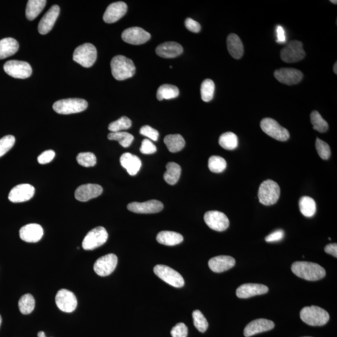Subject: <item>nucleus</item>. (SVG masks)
<instances>
[{"label":"nucleus","instance_id":"nucleus-24","mask_svg":"<svg viewBox=\"0 0 337 337\" xmlns=\"http://www.w3.org/2000/svg\"><path fill=\"white\" fill-rule=\"evenodd\" d=\"M268 288L264 285L259 284H245L242 285L236 290L237 297L248 298L254 296L266 294Z\"/></svg>","mask_w":337,"mask_h":337},{"label":"nucleus","instance_id":"nucleus-27","mask_svg":"<svg viewBox=\"0 0 337 337\" xmlns=\"http://www.w3.org/2000/svg\"><path fill=\"white\" fill-rule=\"evenodd\" d=\"M120 163L131 176H135L138 174L142 165L140 159L130 152L124 153L120 156Z\"/></svg>","mask_w":337,"mask_h":337},{"label":"nucleus","instance_id":"nucleus-4","mask_svg":"<svg viewBox=\"0 0 337 337\" xmlns=\"http://www.w3.org/2000/svg\"><path fill=\"white\" fill-rule=\"evenodd\" d=\"M281 196V188L278 183L272 180L267 179L260 185L258 197L260 203L265 205L275 204Z\"/></svg>","mask_w":337,"mask_h":337},{"label":"nucleus","instance_id":"nucleus-9","mask_svg":"<svg viewBox=\"0 0 337 337\" xmlns=\"http://www.w3.org/2000/svg\"><path fill=\"white\" fill-rule=\"evenodd\" d=\"M156 275L170 286L180 288L185 286L182 276L177 271L164 265H157L154 268Z\"/></svg>","mask_w":337,"mask_h":337},{"label":"nucleus","instance_id":"nucleus-55","mask_svg":"<svg viewBox=\"0 0 337 337\" xmlns=\"http://www.w3.org/2000/svg\"><path fill=\"white\" fill-rule=\"evenodd\" d=\"M38 337H45V333L43 331H39V332L38 333Z\"/></svg>","mask_w":337,"mask_h":337},{"label":"nucleus","instance_id":"nucleus-34","mask_svg":"<svg viewBox=\"0 0 337 337\" xmlns=\"http://www.w3.org/2000/svg\"><path fill=\"white\" fill-rule=\"evenodd\" d=\"M299 208L304 216L307 218L313 217L317 209L316 201L311 197H302L299 200Z\"/></svg>","mask_w":337,"mask_h":337},{"label":"nucleus","instance_id":"nucleus-1","mask_svg":"<svg viewBox=\"0 0 337 337\" xmlns=\"http://www.w3.org/2000/svg\"><path fill=\"white\" fill-rule=\"evenodd\" d=\"M292 271L298 278L309 281H319L326 275L324 268L316 263L296 262L292 265Z\"/></svg>","mask_w":337,"mask_h":337},{"label":"nucleus","instance_id":"nucleus-47","mask_svg":"<svg viewBox=\"0 0 337 337\" xmlns=\"http://www.w3.org/2000/svg\"><path fill=\"white\" fill-rule=\"evenodd\" d=\"M171 334L172 337H187L188 328L183 323H179L172 328Z\"/></svg>","mask_w":337,"mask_h":337},{"label":"nucleus","instance_id":"nucleus-11","mask_svg":"<svg viewBox=\"0 0 337 337\" xmlns=\"http://www.w3.org/2000/svg\"><path fill=\"white\" fill-rule=\"evenodd\" d=\"M4 69L7 75L14 78H28L32 74V68L28 63L17 60L7 62Z\"/></svg>","mask_w":337,"mask_h":337},{"label":"nucleus","instance_id":"nucleus-49","mask_svg":"<svg viewBox=\"0 0 337 337\" xmlns=\"http://www.w3.org/2000/svg\"><path fill=\"white\" fill-rule=\"evenodd\" d=\"M157 150V148L152 141L149 139H145L142 141L140 151L142 154L151 155L154 154Z\"/></svg>","mask_w":337,"mask_h":337},{"label":"nucleus","instance_id":"nucleus-54","mask_svg":"<svg viewBox=\"0 0 337 337\" xmlns=\"http://www.w3.org/2000/svg\"><path fill=\"white\" fill-rule=\"evenodd\" d=\"M325 253L331 255L333 257H337V244L336 243H330L325 248Z\"/></svg>","mask_w":337,"mask_h":337},{"label":"nucleus","instance_id":"nucleus-21","mask_svg":"<svg viewBox=\"0 0 337 337\" xmlns=\"http://www.w3.org/2000/svg\"><path fill=\"white\" fill-rule=\"evenodd\" d=\"M128 6L125 2H118L109 5L103 15L106 23H114L120 20L127 12Z\"/></svg>","mask_w":337,"mask_h":337},{"label":"nucleus","instance_id":"nucleus-26","mask_svg":"<svg viewBox=\"0 0 337 337\" xmlns=\"http://www.w3.org/2000/svg\"><path fill=\"white\" fill-rule=\"evenodd\" d=\"M208 264L213 272L221 273L234 267L235 260L231 256H220L210 259Z\"/></svg>","mask_w":337,"mask_h":337},{"label":"nucleus","instance_id":"nucleus-10","mask_svg":"<svg viewBox=\"0 0 337 337\" xmlns=\"http://www.w3.org/2000/svg\"><path fill=\"white\" fill-rule=\"evenodd\" d=\"M108 234L103 227H97L87 233L82 243L84 250H93L97 249L108 240Z\"/></svg>","mask_w":337,"mask_h":337},{"label":"nucleus","instance_id":"nucleus-12","mask_svg":"<svg viewBox=\"0 0 337 337\" xmlns=\"http://www.w3.org/2000/svg\"><path fill=\"white\" fill-rule=\"evenodd\" d=\"M204 221L211 229L216 231H226L229 226V220L225 213L217 210L208 211L204 215Z\"/></svg>","mask_w":337,"mask_h":337},{"label":"nucleus","instance_id":"nucleus-22","mask_svg":"<svg viewBox=\"0 0 337 337\" xmlns=\"http://www.w3.org/2000/svg\"><path fill=\"white\" fill-rule=\"evenodd\" d=\"M60 8L57 5H53L44 15L38 24V32L41 35L48 34L53 28L54 23L59 15Z\"/></svg>","mask_w":337,"mask_h":337},{"label":"nucleus","instance_id":"nucleus-50","mask_svg":"<svg viewBox=\"0 0 337 337\" xmlns=\"http://www.w3.org/2000/svg\"><path fill=\"white\" fill-rule=\"evenodd\" d=\"M55 156V152L53 150H46L38 157V161L41 164H45L50 163L53 160Z\"/></svg>","mask_w":337,"mask_h":337},{"label":"nucleus","instance_id":"nucleus-42","mask_svg":"<svg viewBox=\"0 0 337 337\" xmlns=\"http://www.w3.org/2000/svg\"><path fill=\"white\" fill-rule=\"evenodd\" d=\"M131 120L127 116H123L116 121L112 122L109 125L108 130L111 131V133L120 132L123 130H128L131 127Z\"/></svg>","mask_w":337,"mask_h":337},{"label":"nucleus","instance_id":"nucleus-46","mask_svg":"<svg viewBox=\"0 0 337 337\" xmlns=\"http://www.w3.org/2000/svg\"><path fill=\"white\" fill-rule=\"evenodd\" d=\"M15 138L12 135H8L0 139V158L4 156L14 146Z\"/></svg>","mask_w":337,"mask_h":337},{"label":"nucleus","instance_id":"nucleus-16","mask_svg":"<svg viewBox=\"0 0 337 337\" xmlns=\"http://www.w3.org/2000/svg\"><path fill=\"white\" fill-rule=\"evenodd\" d=\"M35 188L28 183H22L13 188L10 192L8 199L13 203L29 201L34 197Z\"/></svg>","mask_w":337,"mask_h":337},{"label":"nucleus","instance_id":"nucleus-43","mask_svg":"<svg viewBox=\"0 0 337 337\" xmlns=\"http://www.w3.org/2000/svg\"><path fill=\"white\" fill-rule=\"evenodd\" d=\"M78 163L79 165L85 167V168H90L97 164V158L92 152H81L76 158Z\"/></svg>","mask_w":337,"mask_h":337},{"label":"nucleus","instance_id":"nucleus-39","mask_svg":"<svg viewBox=\"0 0 337 337\" xmlns=\"http://www.w3.org/2000/svg\"><path fill=\"white\" fill-rule=\"evenodd\" d=\"M215 91V84L210 79H206L202 82L201 86L202 100L204 102H209L212 100Z\"/></svg>","mask_w":337,"mask_h":337},{"label":"nucleus","instance_id":"nucleus-6","mask_svg":"<svg viewBox=\"0 0 337 337\" xmlns=\"http://www.w3.org/2000/svg\"><path fill=\"white\" fill-rule=\"evenodd\" d=\"M74 61L84 68H90L97 58V50L91 43H85L76 48L73 53Z\"/></svg>","mask_w":337,"mask_h":337},{"label":"nucleus","instance_id":"nucleus-19","mask_svg":"<svg viewBox=\"0 0 337 337\" xmlns=\"http://www.w3.org/2000/svg\"><path fill=\"white\" fill-rule=\"evenodd\" d=\"M103 188L100 185L87 183L76 189L75 198L79 201L87 202L100 196L103 193Z\"/></svg>","mask_w":337,"mask_h":337},{"label":"nucleus","instance_id":"nucleus-57","mask_svg":"<svg viewBox=\"0 0 337 337\" xmlns=\"http://www.w3.org/2000/svg\"><path fill=\"white\" fill-rule=\"evenodd\" d=\"M330 2L331 4L336 5L337 4V1L336 0H331Z\"/></svg>","mask_w":337,"mask_h":337},{"label":"nucleus","instance_id":"nucleus-18","mask_svg":"<svg viewBox=\"0 0 337 337\" xmlns=\"http://www.w3.org/2000/svg\"><path fill=\"white\" fill-rule=\"evenodd\" d=\"M274 76L282 84L294 85L300 83L303 78V73L294 68H281L274 72Z\"/></svg>","mask_w":337,"mask_h":337},{"label":"nucleus","instance_id":"nucleus-28","mask_svg":"<svg viewBox=\"0 0 337 337\" xmlns=\"http://www.w3.org/2000/svg\"><path fill=\"white\" fill-rule=\"evenodd\" d=\"M227 49L234 59H239L243 54V46L240 38L237 35L230 34L227 39Z\"/></svg>","mask_w":337,"mask_h":337},{"label":"nucleus","instance_id":"nucleus-33","mask_svg":"<svg viewBox=\"0 0 337 337\" xmlns=\"http://www.w3.org/2000/svg\"><path fill=\"white\" fill-rule=\"evenodd\" d=\"M46 2L45 0H29L26 5V18L29 21L35 20L45 7Z\"/></svg>","mask_w":337,"mask_h":337},{"label":"nucleus","instance_id":"nucleus-14","mask_svg":"<svg viewBox=\"0 0 337 337\" xmlns=\"http://www.w3.org/2000/svg\"><path fill=\"white\" fill-rule=\"evenodd\" d=\"M117 264V257L116 255L109 254L100 257L96 261L94 270L98 275L108 276L113 272Z\"/></svg>","mask_w":337,"mask_h":337},{"label":"nucleus","instance_id":"nucleus-29","mask_svg":"<svg viewBox=\"0 0 337 337\" xmlns=\"http://www.w3.org/2000/svg\"><path fill=\"white\" fill-rule=\"evenodd\" d=\"M19 49V44L14 38H6L0 40V59L13 56Z\"/></svg>","mask_w":337,"mask_h":337},{"label":"nucleus","instance_id":"nucleus-13","mask_svg":"<svg viewBox=\"0 0 337 337\" xmlns=\"http://www.w3.org/2000/svg\"><path fill=\"white\" fill-rule=\"evenodd\" d=\"M56 303L60 311L71 313L75 311L78 305L77 298L72 292L63 289L57 292L55 298Z\"/></svg>","mask_w":337,"mask_h":337},{"label":"nucleus","instance_id":"nucleus-20","mask_svg":"<svg viewBox=\"0 0 337 337\" xmlns=\"http://www.w3.org/2000/svg\"><path fill=\"white\" fill-rule=\"evenodd\" d=\"M43 229L38 224H29L22 227L20 237L22 240L29 243L38 242L43 236Z\"/></svg>","mask_w":337,"mask_h":337},{"label":"nucleus","instance_id":"nucleus-44","mask_svg":"<svg viewBox=\"0 0 337 337\" xmlns=\"http://www.w3.org/2000/svg\"><path fill=\"white\" fill-rule=\"evenodd\" d=\"M193 317L194 324L197 329L202 333L205 332L207 329L209 323H208L204 315L199 310H196L193 312Z\"/></svg>","mask_w":337,"mask_h":337},{"label":"nucleus","instance_id":"nucleus-52","mask_svg":"<svg viewBox=\"0 0 337 337\" xmlns=\"http://www.w3.org/2000/svg\"><path fill=\"white\" fill-rule=\"evenodd\" d=\"M185 26L186 28L193 33H199L201 31V26L198 22L193 20L190 18H188L185 21Z\"/></svg>","mask_w":337,"mask_h":337},{"label":"nucleus","instance_id":"nucleus-37","mask_svg":"<svg viewBox=\"0 0 337 337\" xmlns=\"http://www.w3.org/2000/svg\"><path fill=\"white\" fill-rule=\"evenodd\" d=\"M19 309L21 314L28 315L31 314L35 309V300L34 296L30 294L22 296L18 302Z\"/></svg>","mask_w":337,"mask_h":337},{"label":"nucleus","instance_id":"nucleus-53","mask_svg":"<svg viewBox=\"0 0 337 337\" xmlns=\"http://www.w3.org/2000/svg\"><path fill=\"white\" fill-rule=\"evenodd\" d=\"M277 40L276 42L278 43L284 44L286 42V33L284 29L281 26L277 27Z\"/></svg>","mask_w":337,"mask_h":337},{"label":"nucleus","instance_id":"nucleus-5","mask_svg":"<svg viewBox=\"0 0 337 337\" xmlns=\"http://www.w3.org/2000/svg\"><path fill=\"white\" fill-rule=\"evenodd\" d=\"M88 106L86 100L79 98L65 99L54 103V111L60 114L78 113L86 110Z\"/></svg>","mask_w":337,"mask_h":337},{"label":"nucleus","instance_id":"nucleus-60","mask_svg":"<svg viewBox=\"0 0 337 337\" xmlns=\"http://www.w3.org/2000/svg\"><path fill=\"white\" fill-rule=\"evenodd\" d=\"M46 337V336H45Z\"/></svg>","mask_w":337,"mask_h":337},{"label":"nucleus","instance_id":"nucleus-58","mask_svg":"<svg viewBox=\"0 0 337 337\" xmlns=\"http://www.w3.org/2000/svg\"><path fill=\"white\" fill-rule=\"evenodd\" d=\"M2 322V316H0V326H1Z\"/></svg>","mask_w":337,"mask_h":337},{"label":"nucleus","instance_id":"nucleus-25","mask_svg":"<svg viewBox=\"0 0 337 337\" xmlns=\"http://www.w3.org/2000/svg\"><path fill=\"white\" fill-rule=\"evenodd\" d=\"M156 54L164 58H173L181 54L183 48L180 44L169 42L161 44L156 49Z\"/></svg>","mask_w":337,"mask_h":337},{"label":"nucleus","instance_id":"nucleus-48","mask_svg":"<svg viewBox=\"0 0 337 337\" xmlns=\"http://www.w3.org/2000/svg\"><path fill=\"white\" fill-rule=\"evenodd\" d=\"M140 133L142 135L147 137V138L153 141H157L159 135V132L155 129L149 127V126H144L141 128Z\"/></svg>","mask_w":337,"mask_h":337},{"label":"nucleus","instance_id":"nucleus-56","mask_svg":"<svg viewBox=\"0 0 337 337\" xmlns=\"http://www.w3.org/2000/svg\"><path fill=\"white\" fill-rule=\"evenodd\" d=\"M333 72L335 73V75H337V62H335V64L333 65Z\"/></svg>","mask_w":337,"mask_h":337},{"label":"nucleus","instance_id":"nucleus-41","mask_svg":"<svg viewBox=\"0 0 337 337\" xmlns=\"http://www.w3.org/2000/svg\"><path fill=\"white\" fill-rule=\"evenodd\" d=\"M208 167L213 173H221L226 169V161L218 156H212L209 159Z\"/></svg>","mask_w":337,"mask_h":337},{"label":"nucleus","instance_id":"nucleus-2","mask_svg":"<svg viewBox=\"0 0 337 337\" xmlns=\"http://www.w3.org/2000/svg\"><path fill=\"white\" fill-rule=\"evenodd\" d=\"M112 75L118 81L133 77L136 72V68L132 60L128 57L118 55L113 57L111 62Z\"/></svg>","mask_w":337,"mask_h":337},{"label":"nucleus","instance_id":"nucleus-3","mask_svg":"<svg viewBox=\"0 0 337 337\" xmlns=\"http://www.w3.org/2000/svg\"><path fill=\"white\" fill-rule=\"evenodd\" d=\"M300 316L302 321L311 326H323L330 319V316L324 309L312 305L306 307L300 311Z\"/></svg>","mask_w":337,"mask_h":337},{"label":"nucleus","instance_id":"nucleus-35","mask_svg":"<svg viewBox=\"0 0 337 337\" xmlns=\"http://www.w3.org/2000/svg\"><path fill=\"white\" fill-rule=\"evenodd\" d=\"M179 95V90L174 85L163 84L159 87L157 91V98L159 101L171 100L176 98Z\"/></svg>","mask_w":337,"mask_h":337},{"label":"nucleus","instance_id":"nucleus-36","mask_svg":"<svg viewBox=\"0 0 337 337\" xmlns=\"http://www.w3.org/2000/svg\"><path fill=\"white\" fill-rule=\"evenodd\" d=\"M238 138L236 134L232 132L225 133L219 138L220 146L227 150H234L238 146Z\"/></svg>","mask_w":337,"mask_h":337},{"label":"nucleus","instance_id":"nucleus-23","mask_svg":"<svg viewBox=\"0 0 337 337\" xmlns=\"http://www.w3.org/2000/svg\"><path fill=\"white\" fill-rule=\"evenodd\" d=\"M275 327L273 322L271 320L259 319L253 320L246 326L243 334L246 337L256 335L257 333L264 332L273 329Z\"/></svg>","mask_w":337,"mask_h":337},{"label":"nucleus","instance_id":"nucleus-30","mask_svg":"<svg viewBox=\"0 0 337 337\" xmlns=\"http://www.w3.org/2000/svg\"><path fill=\"white\" fill-rule=\"evenodd\" d=\"M156 239L161 244L173 246L181 243L183 238L179 233L172 231H162L159 233Z\"/></svg>","mask_w":337,"mask_h":337},{"label":"nucleus","instance_id":"nucleus-51","mask_svg":"<svg viewBox=\"0 0 337 337\" xmlns=\"http://www.w3.org/2000/svg\"><path fill=\"white\" fill-rule=\"evenodd\" d=\"M285 232L283 230L279 229L271 233L268 236L265 237V241L267 242H279V241L283 239Z\"/></svg>","mask_w":337,"mask_h":337},{"label":"nucleus","instance_id":"nucleus-8","mask_svg":"<svg viewBox=\"0 0 337 337\" xmlns=\"http://www.w3.org/2000/svg\"><path fill=\"white\" fill-rule=\"evenodd\" d=\"M260 127L265 134L276 140L286 141L290 138V133L287 129L281 127L278 121L269 117L263 119Z\"/></svg>","mask_w":337,"mask_h":337},{"label":"nucleus","instance_id":"nucleus-59","mask_svg":"<svg viewBox=\"0 0 337 337\" xmlns=\"http://www.w3.org/2000/svg\"><path fill=\"white\" fill-rule=\"evenodd\" d=\"M305 337H309V336H305Z\"/></svg>","mask_w":337,"mask_h":337},{"label":"nucleus","instance_id":"nucleus-15","mask_svg":"<svg viewBox=\"0 0 337 337\" xmlns=\"http://www.w3.org/2000/svg\"><path fill=\"white\" fill-rule=\"evenodd\" d=\"M150 38L149 33L140 27H131L125 30L122 34V39L131 45H139L146 43Z\"/></svg>","mask_w":337,"mask_h":337},{"label":"nucleus","instance_id":"nucleus-40","mask_svg":"<svg viewBox=\"0 0 337 337\" xmlns=\"http://www.w3.org/2000/svg\"><path fill=\"white\" fill-rule=\"evenodd\" d=\"M311 120L314 130L322 133L327 132L328 131V125L327 122L323 118L321 115L317 111L312 112Z\"/></svg>","mask_w":337,"mask_h":337},{"label":"nucleus","instance_id":"nucleus-7","mask_svg":"<svg viewBox=\"0 0 337 337\" xmlns=\"http://www.w3.org/2000/svg\"><path fill=\"white\" fill-rule=\"evenodd\" d=\"M305 56V52L303 48V44L299 41H292L281 51L282 61L287 64H294L302 60Z\"/></svg>","mask_w":337,"mask_h":337},{"label":"nucleus","instance_id":"nucleus-31","mask_svg":"<svg viewBox=\"0 0 337 337\" xmlns=\"http://www.w3.org/2000/svg\"><path fill=\"white\" fill-rule=\"evenodd\" d=\"M180 174H181V168L179 164L171 162L167 164L166 171L164 174V179L168 185H174L179 180Z\"/></svg>","mask_w":337,"mask_h":337},{"label":"nucleus","instance_id":"nucleus-17","mask_svg":"<svg viewBox=\"0 0 337 337\" xmlns=\"http://www.w3.org/2000/svg\"><path fill=\"white\" fill-rule=\"evenodd\" d=\"M164 205L157 200L144 202H134L128 205V209L137 213H155L161 212Z\"/></svg>","mask_w":337,"mask_h":337},{"label":"nucleus","instance_id":"nucleus-38","mask_svg":"<svg viewBox=\"0 0 337 337\" xmlns=\"http://www.w3.org/2000/svg\"><path fill=\"white\" fill-rule=\"evenodd\" d=\"M108 138L109 140L118 141L120 146L125 148L130 146L134 140V136L132 134L127 132H122V131L109 133Z\"/></svg>","mask_w":337,"mask_h":337},{"label":"nucleus","instance_id":"nucleus-32","mask_svg":"<svg viewBox=\"0 0 337 337\" xmlns=\"http://www.w3.org/2000/svg\"><path fill=\"white\" fill-rule=\"evenodd\" d=\"M164 141L169 151L173 153L180 151L186 144L185 139L180 134H169L165 137Z\"/></svg>","mask_w":337,"mask_h":337},{"label":"nucleus","instance_id":"nucleus-45","mask_svg":"<svg viewBox=\"0 0 337 337\" xmlns=\"http://www.w3.org/2000/svg\"><path fill=\"white\" fill-rule=\"evenodd\" d=\"M316 147L318 155L323 160H327L330 158L331 150L329 145L322 139L317 138Z\"/></svg>","mask_w":337,"mask_h":337}]
</instances>
